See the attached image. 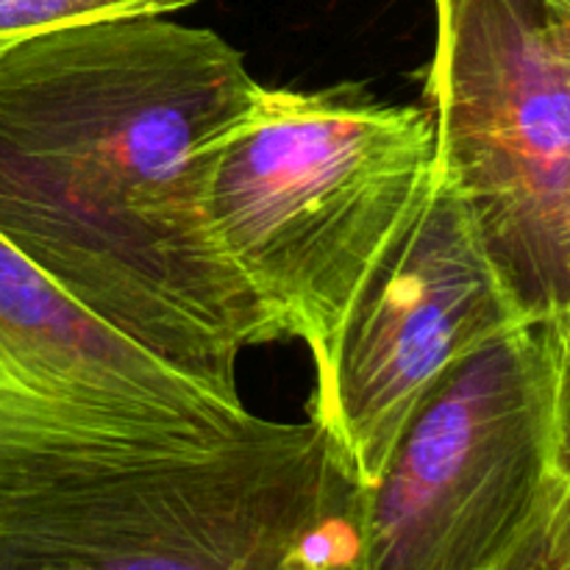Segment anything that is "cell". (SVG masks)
I'll list each match as a JSON object with an SVG mask.
<instances>
[{
  "label": "cell",
  "instance_id": "cell-8",
  "mask_svg": "<svg viewBox=\"0 0 570 570\" xmlns=\"http://www.w3.org/2000/svg\"><path fill=\"white\" fill-rule=\"evenodd\" d=\"M195 0H0V53L65 28L131 17H173Z\"/></svg>",
  "mask_w": 570,
  "mask_h": 570
},
{
  "label": "cell",
  "instance_id": "cell-4",
  "mask_svg": "<svg viewBox=\"0 0 570 570\" xmlns=\"http://www.w3.org/2000/svg\"><path fill=\"white\" fill-rule=\"evenodd\" d=\"M568 476V321H523L462 360L406 423L367 488L365 570H501Z\"/></svg>",
  "mask_w": 570,
  "mask_h": 570
},
{
  "label": "cell",
  "instance_id": "cell-10",
  "mask_svg": "<svg viewBox=\"0 0 570 570\" xmlns=\"http://www.w3.org/2000/svg\"><path fill=\"white\" fill-rule=\"evenodd\" d=\"M551 6H554L557 14H560L562 20H566L570 26V0H551Z\"/></svg>",
  "mask_w": 570,
  "mask_h": 570
},
{
  "label": "cell",
  "instance_id": "cell-6",
  "mask_svg": "<svg viewBox=\"0 0 570 570\" xmlns=\"http://www.w3.org/2000/svg\"><path fill=\"white\" fill-rule=\"evenodd\" d=\"M271 423L100 323L0 239V501L232 449Z\"/></svg>",
  "mask_w": 570,
  "mask_h": 570
},
{
  "label": "cell",
  "instance_id": "cell-2",
  "mask_svg": "<svg viewBox=\"0 0 570 570\" xmlns=\"http://www.w3.org/2000/svg\"><path fill=\"white\" fill-rule=\"evenodd\" d=\"M434 181L432 111L384 104L362 83L259 87L217 145L209 228L278 337L309 348L315 390Z\"/></svg>",
  "mask_w": 570,
  "mask_h": 570
},
{
  "label": "cell",
  "instance_id": "cell-5",
  "mask_svg": "<svg viewBox=\"0 0 570 570\" xmlns=\"http://www.w3.org/2000/svg\"><path fill=\"white\" fill-rule=\"evenodd\" d=\"M440 173L529 321L570 315V26L551 0H434Z\"/></svg>",
  "mask_w": 570,
  "mask_h": 570
},
{
  "label": "cell",
  "instance_id": "cell-9",
  "mask_svg": "<svg viewBox=\"0 0 570 570\" xmlns=\"http://www.w3.org/2000/svg\"><path fill=\"white\" fill-rule=\"evenodd\" d=\"M501 570H570V476L543 527Z\"/></svg>",
  "mask_w": 570,
  "mask_h": 570
},
{
  "label": "cell",
  "instance_id": "cell-11",
  "mask_svg": "<svg viewBox=\"0 0 570 570\" xmlns=\"http://www.w3.org/2000/svg\"><path fill=\"white\" fill-rule=\"evenodd\" d=\"M566 321H568V337H570V315L566 317Z\"/></svg>",
  "mask_w": 570,
  "mask_h": 570
},
{
  "label": "cell",
  "instance_id": "cell-1",
  "mask_svg": "<svg viewBox=\"0 0 570 570\" xmlns=\"http://www.w3.org/2000/svg\"><path fill=\"white\" fill-rule=\"evenodd\" d=\"M262 83L209 28L131 17L0 53V239L184 376L243 401L278 328L206 217L215 150Z\"/></svg>",
  "mask_w": 570,
  "mask_h": 570
},
{
  "label": "cell",
  "instance_id": "cell-3",
  "mask_svg": "<svg viewBox=\"0 0 570 570\" xmlns=\"http://www.w3.org/2000/svg\"><path fill=\"white\" fill-rule=\"evenodd\" d=\"M367 490L317 421L0 501V570H365Z\"/></svg>",
  "mask_w": 570,
  "mask_h": 570
},
{
  "label": "cell",
  "instance_id": "cell-7",
  "mask_svg": "<svg viewBox=\"0 0 570 570\" xmlns=\"http://www.w3.org/2000/svg\"><path fill=\"white\" fill-rule=\"evenodd\" d=\"M523 321L471 209L438 165L421 217L345 326L332 376L315 390L312 421L371 488L429 393Z\"/></svg>",
  "mask_w": 570,
  "mask_h": 570
}]
</instances>
